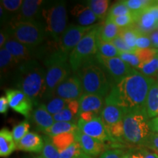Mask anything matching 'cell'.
Listing matches in <instances>:
<instances>
[{
    "label": "cell",
    "mask_w": 158,
    "mask_h": 158,
    "mask_svg": "<svg viewBox=\"0 0 158 158\" xmlns=\"http://www.w3.org/2000/svg\"><path fill=\"white\" fill-rule=\"evenodd\" d=\"M98 54L104 57L112 58V57H118L120 51L116 48L111 42H104L98 38Z\"/></svg>",
    "instance_id": "1f68e13d"
},
{
    "label": "cell",
    "mask_w": 158,
    "mask_h": 158,
    "mask_svg": "<svg viewBox=\"0 0 158 158\" xmlns=\"http://www.w3.org/2000/svg\"><path fill=\"white\" fill-rule=\"evenodd\" d=\"M135 54L138 56L141 64L150 62L157 55V51L155 48L138 49Z\"/></svg>",
    "instance_id": "b9f144b4"
},
{
    "label": "cell",
    "mask_w": 158,
    "mask_h": 158,
    "mask_svg": "<svg viewBox=\"0 0 158 158\" xmlns=\"http://www.w3.org/2000/svg\"><path fill=\"white\" fill-rule=\"evenodd\" d=\"M7 31L10 37L32 50L42 44L48 36L44 25L37 21H10Z\"/></svg>",
    "instance_id": "5b68a950"
},
{
    "label": "cell",
    "mask_w": 158,
    "mask_h": 158,
    "mask_svg": "<svg viewBox=\"0 0 158 158\" xmlns=\"http://www.w3.org/2000/svg\"><path fill=\"white\" fill-rule=\"evenodd\" d=\"M145 111L149 119L158 116V81L152 85L145 103Z\"/></svg>",
    "instance_id": "cb8c5ba5"
},
{
    "label": "cell",
    "mask_w": 158,
    "mask_h": 158,
    "mask_svg": "<svg viewBox=\"0 0 158 158\" xmlns=\"http://www.w3.org/2000/svg\"><path fill=\"white\" fill-rule=\"evenodd\" d=\"M136 48L138 49H145V48H152V47L151 39L149 35L141 34L138 36L136 40Z\"/></svg>",
    "instance_id": "bcb514c9"
},
{
    "label": "cell",
    "mask_w": 158,
    "mask_h": 158,
    "mask_svg": "<svg viewBox=\"0 0 158 158\" xmlns=\"http://www.w3.org/2000/svg\"><path fill=\"white\" fill-rule=\"evenodd\" d=\"M118 57H119L120 59H122L124 62L127 63L128 64L130 65V66L133 67L134 69H135V70H138V67H139L140 64H141L139 59H138V56L135 54V53L121 52Z\"/></svg>",
    "instance_id": "7bdbcfd3"
},
{
    "label": "cell",
    "mask_w": 158,
    "mask_h": 158,
    "mask_svg": "<svg viewBox=\"0 0 158 158\" xmlns=\"http://www.w3.org/2000/svg\"><path fill=\"white\" fill-rule=\"evenodd\" d=\"M84 94L82 84L78 75L68 77L57 86L54 96L65 100H78Z\"/></svg>",
    "instance_id": "5bb4252c"
},
{
    "label": "cell",
    "mask_w": 158,
    "mask_h": 158,
    "mask_svg": "<svg viewBox=\"0 0 158 158\" xmlns=\"http://www.w3.org/2000/svg\"><path fill=\"white\" fill-rule=\"evenodd\" d=\"M143 148L150 149L158 155V133H152L147 141L143 145Z\"/></svg>",
    "instance_id": "ee69618b"
},
{
    "label": "cell",
    "mask_w": 158,
    "mask_h": 158,
    "mask_svg": "<svg viewBox=\"0 0 158 158\" xmlns=\"http://www.w3.org/2000/svg\"><path fill=\"white\" fill-rule=\"evenodd\" d=\"M71 13L82 27L92 26L98 19L89 7L84 5H76L71 10Z\"/></svg>",
    "instance_id": "7402d4cb"
},
{
    "label": "cell",
    "mask_w": 158,
    "mask_h": 158,
    "mask_svg": "<svg viewBox=\"0 0 158 158\" xmlns=\"http://www.w3.org/2000/svg\"><path fill=\"white\" fill-rule=\"evenodd\" d=\"M155 81L137 71L114 85L106 98V102L119 106L125 113L145 109L148 93Z\"/></svg>",
    "instance_id": "6da1fadb"
},
{
    "label": "cell",
    "mask_w": 158,
    "mask_h": 158,
    "mask_svg": "<svg viewBox=\"0 0 158 158\" xmlns=\"http://www.w3.org/2000/svg\"><path fill=\"white\" fill-rule=\"evenodd\" d=\"M139 149V152H141L143 158H158L157 154L152 152L149 151L147 149L143 147H138Z\"/></svg>",
    "instance_id": "f5cc1de1"
},
{
    "label": "cell",
    "mask_w": 158,
    "mask_h": 158,
    "mask_svg": "<svg viewBox=\"0 0 158 158\" xmlns=\"http://www.w3.org/2000/svg\"><path fill=\"white\" fill-rule=\"evenodd\" d=\"M97 25L78 43L69 55L71 70L77 72L84 64L91 62L98 53V28Z\"/></svg>",
    "instance_id": "ba28073f"
},
{
    "label": "cell",
    "mask_w": 158,
    "mask_h": 158,
    "mask_svg": "<svg viewBox=\"0 0 158 158\" xmlns=\"http://www.w3.org/2000/svg\"><path fill=\"white\" fill-rule=\"evenodd\" d=\"M13 18L10 16V14L5 10L2 5H0V19H1V25L5 24V23H8L10 22L11 19Z\"/></svg>",
    "instance_id": "c3c4849f"
},
{
    "label": "cell",
    "mask_w": 158,
    "mask_h": 158,
    "mask_svg": "<svg viewBox=\"0 0 158 158\" xmlns=\"http://www.w3.org/2000/svg\"><path fill=\"white\" fill-rule=\"evenodd\" d=\"M76 141L81 148L83 152L92 157L100 156L106 151V146L103 142L89 136L78 129L75 132Z\"/></svg>",
    "instance_id": "9a60e30c"
},
{
    "label": "cell",
    "mask_w": 158,
    "mask_h": 158,
    "mask_svg": "<svg viewBox=\"0 0 158 158\" xmlns=\"http://www.w3.org/2000/svg\"><path fill=\"white\" fill-rule=\"evenodd\" d=\"M131 11L126 5L124 1L118 2L111 6L109 11H108V17H116L122 16V15L131 14Z\"/></svg>",
    "instance_id": "8d00e7d4"
},
{
    "label": "cell",
    "mask_w": 158,
    "mask_h": 158,
    "mask_svg": "<svg viewBox=\"0 0 158 158\" xmlns=\"http://www.w3.org/2000/svg\"><path fill=\"white\" fill-rule=\"evenodd\" d=\"M16 86L37 106L40 99L44 98L46 91V70L37 61L22 63L16 72Z\"/></svg>",
    "instance_id": "7a4b0ae2"
},
{
    "label": "cell",
    "mask_w": 158,
    "mask_h": 158,
    "mask_svg": "<svg viewBox=\"0 0 158 158\" xmlns=\"http://www.w3.org/2000/svg\"><path fill=\"white\" fill-rule=\"evenodd\" d=\"M41 14L45 21L47 35L51 37L59 47L61 37L67 29L68 15L65 2H56L52 5H47L42 9Z\"/></svg>",
    "instance_id": "52a82bcc"
},
{
    "label": "cell",
    "mask_w": 158,
    "mask_h": 158,
    "mask_svg": "<svg viewBox=\"0 0 158 158\" xmlns=\"http://www.w3.org/2000/svg\"><path fill=\"white\" fill-rule=\"evenodd\" d=\"M113 45L118 49L120 52L122 53H135V51L130 48L128 45L126 44L124 40L122 38L121 35H118L111 42Z\"/></svg>",
    "instance_id": "f6af8a7d"
},
{
    "label": "cell",
    "mask_w": 158,
    "mask_h": 158,
    "mask_svg": "<svg viewBox=\"0 0 158 158\" xmlns=\"http://www.w3.org/2000/svg\"><path fill=\"white\" fill-rule=\"evenodd\" d=\"M44 147L43 138L34 132H29L16 144L18 149L28 152H42Z\"/></svg>",
    "instance_id": "44dd1931"
},
{
    "label": "cell",
    "mask_w": 158,
    "mask_h": 158,
    "mask_svg": "<svg viewBox=\"0 0 158 158\" xmlns=\"http://www.w3.org/2000/svg\"><path fill=\"white\" fill-rule=\"evenodd\" d=\"M135 23L133 26L141 34L149 35L156 30L158 23V1L147 8L133 13Z\"/></svg>",
    "instance_id": "7c38bea8"
},
{
    "label": "cell",
    "mask_w": 158,
    "mask_h": 158,
    "mask_svg": "<svg viewBox=\"0 0 158 158\" xmlns=\"http://www.w3.org/2000/svg\"><path fill=\"white\" fill-rule=\"evenodd\" d=\"M157 156H158V155H157Z\"/></svg>",
    "instance_id": "94428289"
},
{
    "label": "cell",
    "mask_w": 158,
    "mask_h": 158,
    "mask_svg": "<svg viewBox=\"0 0 158 158\" xmlns=\"http://www.w3.org/2000/svg\"><path fill=\"white\" fill-rule=\"evenodd\" d=\"M126 5L131 11L132 13H136L147 8L149 6L154 5L156 1L149 0H125Z\"/></svg>",
    "instance_id": "e575fe53"
},
{
    "label": "cell",
    "mask_w": 158,
    "mask_h": 158,
    "mask_svg": "<svg viewBox=\"0 0 158 158\" xmlns=\"http://www.w3.org/2000/svg\"><path fill=\"white\" fill-rule=\"evenodd\" d=\"M44 2L42 0H24L19 11L13 16V21H37L39 13L42 10L41 7Z\"/></svg>",
    "instance_id": "e0dca14e"
},
{
    "label": "cell",
    "mask_w": 158,
    "mask_h": 158,
    "mask_svg": "<svg viewBox=\"0 0 158 158\" xmlns=\"http://www.w3.org/2000/svg\"><path fill=\"white\" fill-rule=\"evenodd\" d=\"M149 37L151 39L152 48L158 49V30L156 29L152 33H150Z\"/></svg>",
    "instance_id": "db71d44e"
},
{
    "label": "cell",
    "mask_w": 158,
    "mask_h": 158,
    "mask_svg": "<svg viewBox=\"0 0 158 158\" xmlns=\"http://www.w3.org/2000/svg\"><path fill=\"white\" fill-rule=\"evenodd\" d=\"M15 149H17L16 143L12 132L7 128H2L0 130V156L2 157H8Z\"/></svg>",
    "instance_id": "d4e9b609"
},
{
    "label": "cell",
    "mask_w": 158,
    "mask_h": 158,
    "mask_svg": "<svg viewBox=\"0 0 158 158\" xmlns=\"http://www.w3.org/2000/svg\"><path fill=\"white\" fill-rule=\"evenodd\" d=\"M55 122H74L76 123V119L78 116L73 113L69 109L68 106H66L64 109L61 110L59 113L53 116Z\"/></svg>",
    "instance_id": "60d3db41"
},
{
    "label": "cell",
    "mask_w": 158,
    "mask_h": 158,
    "mask_svg": "<svg viewBox=\"0 0 158 158\" xmlns=\"http://www.w3.org/2000/svg\"><path fill=\"white\" fill-rule=\"evenodd\" d=\"M18 65L19 66V63L5 48L0 49V70L2 79L8 76L12 70L18 69Z\"/></svg>",
    "instance_id": "484cf974"
},
{
    "label": "cell",
    "mask_w": 158,
    "mask_h": 158,
    "mask_svg": "<svg viewBox=\"0 0 158 158\" xmlns=\"http://www.w3.org/2000/svg\"><path fill=\"white\" fill-rule=\"evenodd\" d=\"M96 59L108 70L110 76L115 80L116 83L119 82L125 77L135 73L138 71L127 63L124 62L119 57L108 58L97 54Z\"/></svg>",
    "instance_id": "8fae6325"
},
{
    "label": "cell",
    "mask_w": 158,
    "mask_h": 158,
    "mask_svg": "<svg viewBox=\"0 0 158 158\" xmlns=\"http://www.w3.org/2000/svg\"><path fill=\"white\" fill-rule=\"evenodd\" d=\"M23 2L22 0H1L0 5L2 6L5 10L13 17L21 9Z\"/></svg>",
    "instance_id": "f35d334b"
},
{
    "label": "cell",
    "mask_w": 158,
    "mask_h": 158,
    "mask_svg": "<svg viewBox=\"0 0 158 158\" xmlns=\"http://www.w3.org/2000/svg\"><path fill=\"white\" fill-rule=\"evenodd\" d=\"M84 152H83L81 148L76 141L67 149L59 152L60 158H77L81 155Z\"/></svg>",
    "instance_id": "74e56055"
},
{
    "label": "cell",
    "mask_w": 158,
    "mask_h": 158,
    "mask_svg": "<svg viewBox=\"0 0 158 158\" xmlns=\"http://www.w3.org/2000/svg\"><path fill=\"white\" fill-rule=\"evenodd\" d=\"M97 25L82 27L80 25L71 24L67 27L64 34L61 37L59 49L64 54L70 55L78 43L88 32L93 29Z\"/></svg>",
    "instance_id": "30bf717a"
},
{
    "label": "cell",
    "mask_w": 158,
    "mask_h": 158,
    "mask_svg": "<svg viewBox=\"0 0 158 158\" xmlns=\"http://www.w3.org/2000/svg\"><path fill=\"white\" fill-rule=\"evenodd\" d=\"M78 72L84 93L107 97L110 90V84L100 66L91 62L84 64Z\"/></svg>",
    "instance_id": "8992f818"
},
{
    "label": "cell",
    "mask_w": 158,
    "mask_h": 158,
    "mask_svg": "<svg viewBox=\"0 0 158 158\" xmlns=\"http://www.w3.org/2000/svg\"><path fill=\"white\" fill-rule=\"evenodd\" d=\"M78 129V125L74 122H55L50 128L46 130L44 133L49 137L52 138L57 135L66 133H73Z\"/></svg>",
    "instance_id": "4316f807"
},
{
    "label": "cell",
    "mask_w": 158,
    "mask_h": 158,
    "mask_svg": "<svg viewBox=\"0 0 158 158\" xmlns=\"http://www.w3.org/2000/svg\"><path fill=\"white\" fill-rule=\"evenodd\" d=\"M156 51H157V54H158V49H156Z\"/></svg>",
    "instance_id": "91938a15"
},
{
    "label": "cell",
    "mask_w": 158,
    "mask_h": 158,
    "mask_svg": "<svg viewBox=\"0 0 158 158\" xmlns=\"http://www.w3.org/2000/svg\"><path fill=\"white\" fill-rule=\"evenodd\" d=\"M20 64L33 60V50L10 37L4 47Z\"/></svg>",
    "instance_id": "ac0fdd59"
},
{
    "label": "cell",
    "mask_w": 158,
    "mask_h": 158,
    "mask_svg": "<svg viewBox=\"0 0 158 158\" xmlns=\"http://www.w3.org/2000/svg\"><path fill=\"white\" fill-rule=\"evenodd\" d=\"M110 1L108 0H89L87 2L88 7L99 19H103L109 6Z\"/></svg>",
    "instance_id": "f546056e"
},
{
    "label": "cell",
    "mask_w": 158,
    "mask_h": 158,
    "mask_svg": "<svg viewBox=\"0 0 158 158\" xmlns=\"http://www.w3.org/2000/svg\"><path fill=\"white\" fill-rule=\"evenodd\" d=\"M125 152L121 149H107L99 158H122Z\"/></svg>",
    "instance_id": "7dc6e473"
},
{
    "label": "cell",
    "mask_w": 158,
    "mask_h": 158,
    "mask_svg": "<svg viewBox=\"0 0 158 158\" xmlns=\"http://www.w3.org/2000/svg\"><path fill=\"white\" fill-rule=\"evenodd\" d=\"M157 29V30H158V23H157V29Z\"/></svg>",
    "instance_id": "680465c9"
},
{
    "label": "cell",
    "mask_w": 158,
    "mask_h": 158,
    "mask_svg": "<svg viewBox=\"0 0 158 158\" xmlns=\"http://www.w3.org/2000/svg\"><path fill=\"white\" fill-rule=\"evenodd\" d=\"M137 70L144 76L158 81V54L150 62L140 64Z\"/></svg>",
    "instance_id": "83f0119b"
},
{
    "label": "cell",
    "mask_w": 158,
    "mask_h": 158,
    "mask_svg": "<svg viewBox=\"0 0 158 158\" xmlns=\"http://www.w3.org/2000/svg\"><path fill=\"white\" fill-rule=\"evenodd\" d=\"M31 116L37 129L43 133L55 122L53 115L47 110L45 104H37L36 108L31 112Z\"/></svg>",
    "instance_id": "ffe728a7"
},
{
    "label": "cell",
    "mask_w": 158,
    "mask_h": 158,
    "mask_svg": "<svg viewBox=\"0 0 158 158\" xmlns=\"http://www.w3.org/2000/svg\"><path fill=\"white\" fill-rule=\"evenodd\" d=\"M77 125L78 129L86 135L98 139L103 143L116 142V140H114L110 135L107 127L102 121L100 116H95L90 121H84L81 118H78Z\"/></svg>",
    "instance_id": "9c48e42d"
},
{
    "label": "cell",
    "mask_w": 158,
    "mask_h": 158,
    "mask_svg": "<svg viewBox=\"0 0 158 158\" xmlns=\"http://www.w3.org/2000/svg\"><path fill=\"white\" fill-rule=\"evenodd\" d=\"M69 109L73 112L74 114L78 116V110H79V103L78 100H70L68 102V106Z\"/></svg>",
    "instance_id": "816d5d0a"
},
{
    "label": "cell",
    "mask_w": 158,
    "mask_h": 158,
    "mask_svg": "<svg viewBox=\"0 0 158 158\" xmlns=\"http://www.w3.org/2000/svg\"><path fill=\"white\" fill-rule=\"evenodd\" d=\"M52 141L59 152L63 151L70 147L72 143L76 141V137L73 133H66L57 135L51 138Z\"/></svg>",
    "instance_id": "4dcf8cb0"
},
{
    "label": "cell",
    "mask_w": 158,
    "mask_h": 158,
    "mask_svg": "<svg viewBox=\"0 0 158 158\" xmlns=\"http://www.w3.org/2000/svg\"><path fill=\"white\" fill-rule=\"evenodd\" d=\"M10 38V35L7 32V30H1V33H0V47L2 48L5 47V45Z\"/></svg>",
    "instance_id": "11a10c76"
},
{
    "label": "cell",
    "mask_w": 158,
    "mask_h": 158,
    "mask_svg": "<svg viewBox=\"0 0 158 158\" xmlns=\"http://www.w3.org/2000/svg\"><path fill=\"white\" fill-rule=\"evenodd\" d=\"M108 19H109L110 21H112L115 23L116 26H118L119 28L124 29L129 27L130 26L133 25L135 23V19L133 13L129 15H122V16H116V17H108L107 16Z\"/></svg>",
    "instance_id": "ab89813d"
},
{
    "label": "cell",
    "mask_w": 158,
    "mask_h": 158,
    "mask_svg": "<svg viewBox=\"0 0 158 158\" xmlns=\"http://www.w3.org/2000/svg\"><path fill=\"white\" fill-rule=\"evenodd\" d=\"M77 158H94V157H90V156H88V155H86V154H84V153H83L81 155V156H79V157H78Z\"/></svg>",
    "instance_id": "6f0895ef"
},
{
    "label": "cell",
    "mask_w": 158,
    "mask_h": 158,
    "mask_svg": "<svg viewBox=\"0 0 158 158\" xmlns=\"http://www.w3.org/2000/svg\"><path fill=\"white\" fill-rule=\"evenodd\" d=\"M44 63L46 67V91L44 98H52L57 86L70 73L69 55L57 49L47 57Z\"/></svg>",
    "instance_id": "277c9868"
},
{
    "label": "cell",
    "mask_w": 158,
    "mask_h": 158,
    "mask_svg": "<svg viewBox=\"0 0 158 158\" xmlns=\"http://www.w3.org/2000/svg\"><path fill=\"white\" fill-rule=\"evenodd\" d=\"M9 103L6 96H1L0 98V113L5 114L7 112L9 108Z\"/></svg>",
    "instance_id": "f907efd6"
},
{
    "label": "cell",
    "mask_w": 158,
    "mask_h": 158,
    "mask_svg": "<svg viewBox=\"0 0 158 158\" xmlns=\"http://www.w3.org/2000/svg\"><path fill=\"white\" fill-rule=\"evenodd\" d=\"M68 100H65L64 99L59 98V97L54 96V98H51L48 103L45 104V106L49 113L51 115L54 116L64 109L68 106Z\"/></svg>",
    "instance_id": "836d02e7"
},
{
    "label": "cell",
    "mask_w": 158,
    "mask_h": 158,
    "mask_svg": "<svg viewBox=\"0 0 158 158\" xmlns=\"http://www.w3.org/2000/svg\"><path fill=\"white\" fill-rule=\"evenodd\" d=\"M6 98L8 100L10 108L26 118H29L32 112L33 101L20 89H7Z\"/></svg>",
    "instance_id": "4fadbf2b"
},
{
    "label": "cell",
    "mask_w": 158,
    "mask_h": 158,
    "mask_svg": "<svg viewBox=\"0 0 158 158\" xmlns=\"http://www.w3.org/2000/svg\"><path fill=\"white\" fill-rule=\"evenodd\" d=\"M106 98L104 97L93 94L84 93L78 99L79 110L78 116L82 113H94L98 115L101 114L105 106ZM99 116V115H98Z\"/></svg>",
    "instance_id": "2e32d148"
},
{
    "label": "cell",
    "mask_w": 158,
    "mask_h": 158,
    "mask_svg": "<svg viewBox=\"0 0 158 158\" xmlns=\"http://www.w3.org/2000/svg\"><path fill=\"white\" fill-rule=\"evenodd\" d=\"M43 141H44V147L41 157L43 158H60L59 150L55 147L51 138L45 135L43 137Z\"/></svg>",
    "instance_id": "d6a6232c"
},
{
    "label": "cell",
    "mask_w": 158,
    "mask_h": 158,
    "mask_svg": "<svg viewBox=\"0 0 158 158\" xmlns=\"http://www.w3.org/2000/svg\"><path fill=\"white\" fill-rule=\"evenodd\" d=\"M124 114L125 111L121 107L111 102H106L100 114V117L108 130H109L114 125L123 121Z\"/></svg>",
    "instance_id": "d6986e66"
},
{
    "label": "cell",
    "mask_w": 158,
    "mask_h": 158,
    "mask_svg": "<svg viewBox=\"0 0 158 158\" xmlns=\"http://www.w3.org/2000/svg\"><path fill=\"white\" fill-rule=\"evenodd\" d=\"M141 34V33L133 25H132L129 27H127V28L122 29L120 35L123 38L124 42L126 43V44L130 48L133 49V50L136 51H137V48H136V40H137L138 36Z\"/></svg>",
    "instance_id": "f1b7e54d"
},
{
    "label": "cell",
    "mask_w": 158,
    "mask_h": 158,
    "mask_svg": "<svg viewBox=\"0 0 158 158\" xmlns=\"http://www.w3.org/2000/svg\"><path fill=\"white\" fill-rule=\"evenodd\" d=\"M29 128H30V124L27 120H25V121L18 124L13 127V130H12V134H13V139H14L15 143L17 144L19 143L29 133Z\"/></svg>",
    "instance_id": "d590c367"
},
{
    "label": "cell",
    "mask_w": 158,
    "mask_h": 158,
    "mask_svg": "<svg viewBox=\"0 0 158 158\" xmlns=\"http://www.w3.org/2000/svg\"><path fill=\"white\" fill-rule=\"evenodd\" d=\"M122 158H143L138 148L137 149H131L125 152Z\"/></svg>",
    "instance_id": "681fc988"
},
{
    "label": "cell",
    "mask_w": 158,
    "mask_h": 158,
    "mask_svg": "<svg viewBox=\"0 0 158 158\" xmlns=\"http://www.w3.org/2000/svg\"><path fill=\"white\" fill-rule=\"evenodd\" d=\"M149 118L145 109L130 110L123 118V142L137 147H143L151 135Z\"/></svg>",
    "instance_id": "3957f363"
},
{
    "label": "cell",
    "mask_w": 158,
    "mask_h": 158,
    "mask_svg": "<svg viewBox=\"0 0 158 158\" xmlns=\"http://www.w3.org/2000/svg\"><path fill=\"white\" fill-rule=\"evenodd\" d=\"M149 124L152 132L158 133V116H156L155 118L149 119Z\"/></svg>",
    "instance_id": "9f6ffc18"
},
{
    "label": "cell",
    "mask_w": 158,
    "mask_h": 158,
    "mask_svg": "<svg viewBox=\"0 0 158 158\" xmlns=\"http://www.w3.org/2000/svg\"><path fill=\"white\" fill-rule=\"evenodd\" d=\"M121 31V28L106 18L105 23L98 28V38L104 42H112L116 37L120 35Z\"/></svg>",
    "instance_id": "603a6c76"
}]
</instances>
